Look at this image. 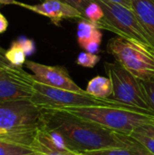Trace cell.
Returning <instances> with one entry per match:
<instances>
[{
	"instance_id": "26",
	"label": "cell",
	"mask_w": 154,
	"mask_h": 155,
	"mask_svg": "<svg viewBox=\"0 0 154 155\" xmlns=\"http://www.w3.org/2000/svg\"><path fill=\"white\" fill-rule=\"evenodd\" d=\"M8 26V22L7 19L0 13V34L4 33Z\"/></svg>"
},
{
	"instance_id": "29",
	"label": "cell",
	"mask_w": 154,
	"mask_h": 155,
	"mask_svg": "<svg viewBox=\"0 0 154 155\" xmlns=\"http://www.w3.org/2000/svg\"><path fill=\"white\" fill-rule=\"evenodd\" d=\"M77 155H81V154H77Z\"/></svg>"
},
{
	"instance_id": "7",
	"label": "cell",
	"mask_w": 154,
	"mask_h": 155,
	"mask_svg": "<svg viewBox=\"0 0 154 155\" xmlns=\"http://www.w3.org/2000/svg\"><path fill=\"white\" fill-rule=\"evenodd\" d=\"M41 109L31 99L0 103V132L37 129Z\"/></svg>"
},
{
	"instance_id": "22",
	"label": "cell",
	"mask_w": 154,
	"mask_h": 155,
	"mask_svg": "<svg viewBox=\"0 0 154 155\" xmlns=\"http://www.w3.org/2000/svg\"><path fill=\"white\" fill-rule=\"evenodd\" d=\"M61 1L76 8L78 11H80L84 15V11L86 7L88 6L90 3L93 2V0H61Z\"/></svg>"
},
{
	"instance_id": "9",
	"label": "cell",
	"mask_w": 154,
	"mask_h": 155,
	"mask_svg": "<svg viewBox=\"0 0 154 155\" xmlns=\"http://www.w3.org/2000/svg\"><path fill=\"white\" fill-rule=\"evenodd\" d=\"M25 64L33 73L34 81L38 83L73 92L87 93L74 82L67 69L64 66H50L29 60H26Z\"/></svg>"
},
{
	"instance_id": "28",
	"label": "cell",
	"mask_w": 154,
	"mask_h": 155,
	"mask_svg": "<svg viewBox=\"0 0 154 155\" xmlns=\"http://www.w3.org/2000/svg\"><path fill=\"white\" fill-rule=\"evenodd\" d=\"M14 3V0H0L1 5H12Z\"/></svg>"
},
{
	"instance_id": "10",
	"label": "cell",
	"mask_w": 154,
	"mask_h": 155,
	"mask_svg": "<svg viewBox=\"0 0 154 155\" xmlns=\"http://www.w3.org/2000/svg\"><path fill=\"white\" fill-rule=\"evenodd\" d=\"M13 5H19L38 15L46 16L55 25H59L63 19L85 18L84 15L76 8L61 0H43L42 3L37 5H28L14 0Z\"/></svg>"
},
{
	"instance_id": "21",
	"label": "cell",
	"mask_w": 154,
	"mask_h": 155,
	"mask_svg": "<svg viewBox=\"0 0 154 155\" xmlns=\"http://www.w3.org/2000/svg\"><path fill=\"white\" fill-rule=\"evenodd\" d=\"M147 101L154 113V81H142Z\"/></svg>"
},
{
	"instance_id": "20",
	"label": "cell",
	"mask_w": 154,
	"mask_h": 155,
	"mask_svg": "<svg viewBox=\"0 0 154 155\" xmlns=\"http://www.w3.org/2000/svg\"><path fill=\"white\" fill-rule=\"evenodd\" d=\"M130 135L140 144H142L148 152L154 155V137L137 132H133L132 134H130Z\"/></svg>"
},
{
	"instance_id": "25",
	"label": "cell",
	"mask_w": 154,
	"mask_h": 155,
	"mask_svg": "<svg viewBox=\"0 0 154 155\" xmlns=\"http://www.w3.org/2000/svg\"><path fill=\"white\" fill-rule=\"evenodd\" d=\"M5 51L4 48H2L0 46V70H2L3 68L10 65L11 64L8 62V60L6 59V56H5Z\"/></svg>"
},
{
	"instance_id": "3",
	"label": "cell",
	"mask_w": 154,
	"mask_h": 155,
	"mask_svg": "<svg viewBox=\"0 0 154 155\" xmlns=\"http://www.w3.org/2000/svg\"><path fill=\"white\" fill-rule=\"evenodd\" d=\"M104 12L103 18L97 24L99 29H106L133 41L154 54V43L143 27L133 9L108 0H93Z\"/></svg>"
},
{
	"instance_id": "11",
	"label": "cell",
	"mask_w": 154,
	"mask_h": 155,
	"mask_svg": "<svg viewBox=\"0 0 154 155\" xmlns=\"http://www.w3.org/2000/svg\"><path fill=\"white\" fill-rule=\"evenodd\" d=\"M37 129L0 132V155H35L32 148Z\"/></svg>"
},
{
	"instance_id": "16",
	"label": "cell",
	"mask_w": 154,
	"mask_h": 155,
	"mask_svg": "<svg viewBox=\"0 0 154 155\" xmlns=\"http://www.w3.org/2000/svg\"><path fill=\"white\" fill-rule=\"evenodd\" d=\"M81 155H152L148 152L142 144L138 143L135 146L130 147H113L100 150L87 151L82 153Z\"/></svg>"
},
{
	"instance_id": "23",
	"label": "cell",
	"mask_w": 154,
	"mask_h": 155,
	"mask_svg": "<svg viewBox=\"0 0 154 155\" xmlns=\"http://www.w3.org/2000/svg\"><path fill=\"white\" fill-rule=\"evenodd\" d=\"M17 42L20 44V45L23 47V49L25 50L26 55L28 54H31L34 52L35 50V45H34V41L30 40V39H27V38H25V37H21L20 39L17 40Z\"/></svg>"
},
{
	"instance_id": "13",
	"label": "cell",
	"mask_w": 154,
	"mask_h": 155,
	"mask_svg": "<svg viewBox=\"0 0 154 155\" xmlns=\"http://www.w3.org/2000/svg\"><path fill=\"white\" fill-rule=\"evenodd\" d=\"M103 34L97 25L88 19H81L77 25V41L83 49L91 54L99 52Z\"/></svg>"
},
{
	"instance_id": "27",
	"label": "cell",
	"mask_w": 154,
	"mask_h": 155,
	"mask_svg": "<svg viewBox=\"0 0 154 155\" xmlns=\"http://www.w3.org/2000/svg\"><path fill=\"white\" fill-rule=\"evenodd\" d=\"M108 1L122 5L129 9H132V0H108Z\"/></svg>"
},
{
	"instance_id": "1",
	"label": "cell",
	"mask_w": 154,
	"mask_h": 155,
	"mask_svg": "<svg viewBox=\"0 0 154 155\" xmlns=\"http://www.w3.org/2000/svg\"><path fill=\"white\" fill-rule=\"evenodd\" d=\"M38 127L57 135L69 150L77 154L87 151L138 144L130 134L104 128L64 110L41 109Z\"/></svg>"
},
{
	"instance_id": "24",
	"label": "cell",
	"mask_w": 154,
	"mask_h": 155,
	"mask_svg": "<svg viewBox=\"0 0 154 155\" xmlns=\"http://www.w3.org/2000/svg\"><path fill=\"white\" fill-rule=\"evenodd\" d=\"M134 132H137V133H140V134H147L149 136L154 137V124H145V125H143L141 127H138Z\"/></svg>"
},
{
	"instance_id": "17",
	"label": "cell",
	"mask_w": 154,
	"mask_h": 155,
	"mask_svg": "<svg viewBox=\"0 0 154 155\" xmlns=\"http://www.w3.org/2000/svg\"><path fill=\"white\" fill-rule=\"evenodd\" d=\"M5 56L8 62L15 66H22L26 61V54L17 41H14L10 48L5 51Z\"/></svg>"
},
{
	"instance_id": "18",
	"label": "cell",
	"mask_w": 154,
	"mask_h": 155,
	"mask_svg": "<svg viewBox=\"0 0 154 155\" xmlns=\"http://www.w3.org/2000/svg\"><path fill=\"white\" fill-rule=\"evenodd\" d=\"M103 16H104V12L103 8L98 3H96L93 0L92 3L88 5V6L84 11V17L96 25L103 18Z\"/></svg>"
},
{
	"instance_id": "6",
	"label": "cell",
	"mask_w": 154,
	"mask_h": 155,
	"mask_svg": "<svg viewBox=\"0 0 154 155\" xmlns=\"http://www.w3.org/2000/svg\"><path fill=\"white\" fill-rule=\"evenodd\" d=\"M104 68L113 87L110 99L154 114L147 101L142 80L118 63L105 62Z\"/></svg>"
},
{
	"instance_id": "14",
	"label": "cell",
	"mask_w": 154,
	"mask_h": 155,
	"mask_svg": "<svg viewBox=\"0 0 154 155\" xmlns=\"http://www.w3.org/2000/svg\"><path fill=\"white\" fill-rule=\"evenodd\" d=\"M132 9L154 43V0H132Z\"/></svg>"
},
{
	"instance_id": "12",
	"label": "cell",
	"mask_w": 154,
	"mask_h": 155,
	"mask_svg": "<svg viewBox=\"0 0 154 155\" xmlns=\"http://www.w3.org/2000/svg\"><path fill=\"white\" fill-rule=\"evenodd\" d=\"M32 148L35 155H77L69 150L58 136L41 127L37 128Z\"/></svg>"
},
{
	"instance_id": "19",
	"label": "cell",
	"mask_w": 154,
	"mask_h": 155,
	"mask_svg": "<svg viewBox=\"0 0 154 155\" xmlns=\"http://www.w3.org/2000/svg\"><path fill=\"white\" fill-rule=\"evenodd\" d=\"M100 61V56L88 52H82L78 54L76 64L83 67L93 68Z\"/></svg>"
},
{
	"instance_id": "2",
	"label": "cell",
	"mask_w": 154,
	"mask_h": 155,
	"mask_svg": "<svg viewBox=\"0 0 154 155\" xmlns=\"http://www.w3.org/2000/svg\"><path fill=\"white\" fill-rule=\"evenodd\" d=\"M104 128L130 134L138 127L154 124V114L120 106H83L63 109Z\"/></svg>"
},
{
	"instance_id": "4",
	"label": "cell",
	"mask_w": 154,
	"mask_h": 155,
	"mask_svg": "<svg viewBox=\"0 0 154 155\" xmlns=\"http://www.w3.org/2000/svg\"><path fill=\"white\" fill-rule=\"evenodd\" d=\"M31 101L40 109L51 110H63L68 107L83 106H120L135 108L110 98L102 99L93 96L88 93L82 94L52 87L36 81L34 84V94L31 97Z\"/></svg>"
},
{
	"instance_id": "15",
	"label": "cell",
	"mask_w": 154,
	"mask_h": 155,
	"mask_svg": "<svg viewBox=\"0 0 154 155\" xmlns=\"http://www.w3.org/2000/svg\"><path fill=\"white\" fill-rule=\"evenodd\" d=\"M85 91L93 96L108 99L112 96L113 92L112 80L109 77L95 76L89 81Z\"/></svg>"
},
{
	"instance_id": "5",
	"label": "cell",
	"mask_w": 154,
	"mask_h": 155,
	"mask_svg": "<svg viewBox=\"0 0 154 155\" xmlns=\"http://www.w3.org/2000/svg\"><path fill=\"white\" fill-rule=\"evenodd\" d=\"M107 52L116 62L142 81H154V54L122 36L108 41Z\"/></svg>"
},
{
	"instance_id": "8",
	"label": "cell",
	"mask_w": 154,
	"mask_h": 155,
	"mask_svg": "<svg viewBox=\"0 0 154 155\" xmlns=\"http://www.w3.org/2000/svg\"><path fill=\"white\" fill-rule=\"evenodd\" d=\"M34 79L22 66L8 65L0 70V103L31 99Z\"/></svg>"
}]
</instances>
